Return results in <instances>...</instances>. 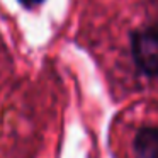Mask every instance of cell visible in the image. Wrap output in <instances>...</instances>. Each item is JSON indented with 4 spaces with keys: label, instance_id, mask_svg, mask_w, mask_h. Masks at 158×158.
Listing matches in <instances>:
<instances>
[{
    "label": "cell",
    "instance_id": "obj_1",
    "mask_svg": "<svg viewBox=\"0 0 158 158\" xmlns=\"http://www.w3.org/2000/svg\"><path fill=\"white\" fill-rule=\"evenodd\" d=\"M131 56L139 72L158 77V24H150L131 32Z\"/></svg>",
    "mask_w": 158,
    "mask_h": 158
},
{
    "label": "cell",
    "instance_id": "obj_2",
    "mask_svg": "<svg viewBox=\"0 0 158 158\" xmlns=\"http://www.w3.org/2000/svg\"><path fill=\"white\" fill-rule=\"evenodd\" d=\"M134 153L138 158H158V127L144 126L134 136Z\"/></svg>",
    "mask_w": 158,
    "mask_h": 158
},
{
    "label": "cell",
    "instance_id": "obj_3",
    "mask_svg": "<svg viewBox=\"0 0 158 158\" xmlns=\"http://www.w3.org/2000/svg\"><path fill=\"white\" fill-rule=\"evenodd\" d=\"M22 5H24L26 9H32V7H36V5H39V4H43L44 0H19Z\"/></svg>",
    "mask_w": 158,
    "mask_h": 158
}]
</instances>
